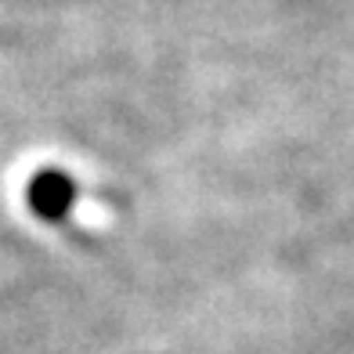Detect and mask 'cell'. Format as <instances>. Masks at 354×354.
<instances>
[{
  "label": "cell",
  "mask_w": 354,
  "mask_h": 354,
  "mask_svg": "<svg viewBox=\"0 0 354 354\" xmlns=\"http://www.w3.org/2000/svg\"><path fill=\"white\" fill-rule=\"evenodd\" d=\"M73 199H76V185L69 174H58V170H44L33 177L29 185V206L47 217V221H62L73 210Z\"/></svg>",
  "instance_id": "1"
}]
</instances>
